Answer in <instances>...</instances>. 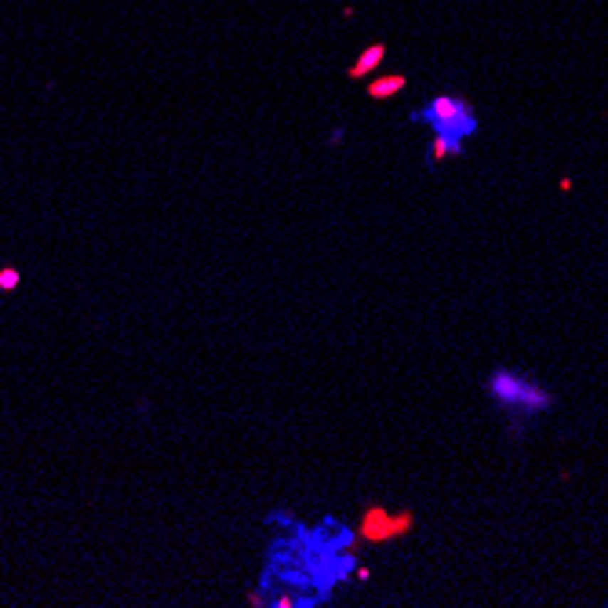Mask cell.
Instances as JSON below:
<instances>
[{"mask_svg": "<svg viewBox=\"0 0 608 608\" xmlns=\"http://www.w3.org/2000/svg\"><path fill=\"white\" fill-rule=\"evenodd\" d=\"M404 88H408L404 73H382V77H372L365 91H368V99L379 103V99H394V95H401Z\"/></svg>", "mask_w": 608, "mask_h": 608, "instance_id": "5", "label": "cell"}, {"mask_svg": "<svg viewBox=\"0 0 608 608\" xmlns=\"http://www.w3.org/2000/svg\"><path fill=\"white\" fill-rule=\"evenodd\" d=\"M354 575H357V580H361V583H368V580H372V572H368V568H365V565H361V568H357V572H354Z\"/></svg>", "mask_w": 608, "mask_h": 608, "instance_id": "9", "label": "cell"}, {"mask_svg": "<svg viewBox=\"0 0 608 608\" xmlns=\"http://www.w3.org/2000/svg\"><path fill=\"white\" fill-rule=\"evenodd\" d=\"M488 397L514 419H528V415H543L554 408V394L547 387H539L535 379L510 368H496L488 375Z\"/></svg>", "mask_w": 608, "mask_h": 608, "instance_id": "1", "label": "cell"}, {"mask_svg": "<svg viewBox=\"0 0 608 608\" xmlns=\"http://www.w3.org/2000/svg\"><path fill=\"white\" fill-rule=\"evenodd\" d=\"M382 58H387V44H368V48L357 55V62H354V66L346 70V77H350V80H365V77L379 73Z\"/></svg>", "mask_w": 608, "mask_h": 608, "instance_id": "4", "label": "cell"}, {"mask_svg": "<svg viewBox=\"0 0 608 608\" xmlns=\"http://www.w3.org/2000/svg\"><path fill=\"white\" fill-rule=\"evenodd\" d=\"M412 120L415 124H426L434 135H441V139H452V142H459V146H466V139L470 135H477V113H473V106L463 99V95H434V99L426 103V106H419L412 113Z\"/></svg>", "mask_w": 608, "mask_h": 608, "instance_id": "2", "label": "cell"}, {"mask_svg": "<svg viewBox=\"0 0 608 608\" xmlns=\"http://www.w3.org/2000/svg\"><path fill=\"white\" fill-rule=\"evenodd\" d=\"M342 135H346L342 127H332V135H328L325 142H328V146H342Z\"/></svg>", "mask_w": 608, "mask_h": 608, "instance_id": "8", "label": "cell"}, {"mask_svg": "<svg viewBox=\"0 0 608 608\" xmlns=\"http://www.w3.org/2000/svg\"><path fill=\"white\" fill-rule=\"evenodd\" d=\"M466 146H459V142H452V139H441V135H434L430 139V146H426V161L437 168L441 161H448V157H459Z\"/></svg>", "mask_w": 608, "mask_h": 608, "instance_id": "6", "label": "cell"}, {"mask_svg": "<svg viewBox=\"0 0 608 608\" xmlns=\"http://www.w3.org/2000/svg\"><path fill=\"white\" fill-rule=\"evenodd\" d=\"M22 284V273L15 266H4L0 270V292H15V288Z\"/></svg>", "mask_w": 608, "mask_h": 608, "instance_id": "7", "label": "cell"}, {"mask_svg": "<svg viewBox=\"0 0 608 608\" xmlns=\"http://www.w3.org/2000/svg\"><path fill=\"white\" fill-rule=\"evenodd\" d=\"M412 525H415L412 510H397V514H390V510H382V506H365L357 535L365 543H394L397 535L412 532Z\"/></svg>", "mask_w": 608, "mask_h": 608, "instance_id": "3", "label": "cell"}]
</instances>
